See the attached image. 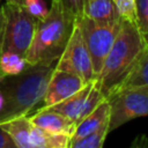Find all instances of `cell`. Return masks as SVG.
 I'll return each instance as SVG.
<instances>
[{
  "mask_svg": "<svg viewBox=\"0 0 148 148\" xmlns=\"http://www.w3.org/2000/svg\"><path fill=\"white\" fill-rule=\"evenodd\" d=\"M146 47L147 43L138 27L123 20L120 30L95 79L105 98L120 87Z\"/></svg>",
  "mask_w": 148,
  "mask_h": 148,
  "instance_id": "1",
  "label": "cell"
},
{
  "mask_svg": "<svg viewBox=\"0 0 148 148\" xmlns=\"http://www.w3.org/2000/svg\"><path fill=\"white\" fill-rule=\"evenodd\" d=\"M75 23L74 15L60 0H52L47 15L38 20L31 44L25 53L29 65L57 62L65 50Z\"/></svg>",
  "mask_w": 148,
  "mask_h": 148,
  "instance_id": "2",
  "label": "cell"
},
{
  "mask_svg": "<svg viewBox=\"0 0 148 148\" xmlns=\"http://www.w3.org/2000/svg\"><path fill=\"white\" fill-rule=\"evenodd\" d=\"M54 67L56 62L34 64L29 65L20 74L3 77L8 95V116L6 121L20 116H27L43 99Z\"/></svg>",
  "mask_w": 148,
  "mask_h": 148,
  "instance_id": "3",
  "label": "cell"
},
{
  "mask_svg": "<svg viewBox=\"0 0 148 148\" xmlns=\"http://www.w3.org/2000/svg\"><path fill=\"white\" fill-rule=\"evenodd\" d=\"M5 16L2 51H13L22 57L31 44L38 20L24 6L6 2L2 6Z\"/></svg>",
  "mask_w": 148,
  "mask_h": 148,
  "instance_id": "4",
  "label": "cell"
},
{
  "mask_svg": "<svg viewBox=\"0 0 148 148\" xmlns=\"http://www.w3.org/2000/svg\"><path fill=\"white\" fill-rule=\"evenodd\" d=\"M75 23L79 25L89 51L96 79L101 72L104 59L120 30L123 20L117 23H99L84 15L75 20Z\"/></svg>",
  "mask_w": 148,
  "mask_h": 148,
  "instance_id": "5",
  "label": "cell"
},
{
  "mask_svg": "<svg viewBox=\"0 0 148 148\" xmlns=\"http://www.w3.org/2000/svg\"><path fill=\"white\" fill-rule=\"evenodd\" d=\"M106 99L110 103L109 132L134 118L148 116V86L124 88Z\"/></svg>",
  "mask_w": 148,
  "mask_h": 148,
  "instance_id": "6",
  "label": "cell"
},
{
  "mask_svg": "<svg viewBox=\"0 0 148 148\" xmlns=\"http://www.w3.org/2000/svg\"><path fill=\"white\" fill-rule=\"evenodd\" d=\"M54 68L76 74L84 82L95 80L91 58L82 37L81 30L76 23H74L68 43L57 60Z\"/></svg>",
  "mask_w": 148,
  "mask_h": 148,
  "instance_id": "7",
  "label": "cell"
},
{
  "mask_svg": "<svg viewBox=\"0 0 148 148\" xmlns=\"http://www.w3.org/2000/svg\"><path fill=\"white\" fill-rule=\"evenodd\" d=\"M86 83L87 82H84L76 74L54 68L43 97V102L45 104L44 106H50L64 101L84 87Z\"/></svg>",
  "mask_w": 148,
  "mask_h": 148,
  "instance_id": "8",
  "label": "cell"
},
{
  "mask_svg": "<svg viewBox=\"0 0 148 148\" xmlns=\"http://www.w3.org/2000/svg\"><path fill=\"white\" fill-rule=\"evenodd\" d=\"M29 120L31 121V124L40 127L42 130L50 132V133H64V134H68L73 135L74 131H75V126L76 124L72 120H69L68 118H66L65 116L50 110L47 108H42L39 109L35 114H32L31 117H29Z\"/></svg>",
  "mask_w": 148,
  "mask_h": 148,
  "instance_id": "9",
  "label": "cell"
},
{
  "mask_svg": "<svg viewBox=\"0 0 148 148\" xmlns=\"http://www.w3.org/2000/svg\"><path fill=\"white\" fill-rule=\"evenodd\" d=\"M94 81L95 80H91V81L87 82L84 84V87H82L80 90H77L73 95L68 96L64 101H61L59 103H56L53 105H50V106H44V108L53 110V111L65 116L69 120L74 121L75 124H77V120H79L80 114L83 110L86 99H87V97L90 92V89L94 84Z\"/></svg>",
  "mask_w": 148,
  "mask_h": 148,
  "instance_id": "10",
  "label": "cell"
},
{
  "mask_svg": "<svg viewBox=\"0 0 148 148\" xmlns=\"http://www.w3.org/2000/svg\"><path fill=\"white\" fill-rule=\"evenodd\" d=\"M109 117H110V103L105 98L103 102H101L97 105V108L94 111H91L88 116H86L82 120H80L76 124L75 131L71 138V142L79 140L88 135L89 133L98 130L103 124L109 121Z\"/></svg>",
  "mask_w": 148,
  "mask_h": 148,
  "instance_id": "11",
  "label": "cell"
},
{
  "mask_svg": "<svg viewBox=\"0 0 148 148\" xmlns=\"http://www.w3.org/2000/svg\"><path fill=\"white\" fill-rule=\"evenodd\" d=\"M84 15L99 23H117L121 21L113 0H87Z\"/></svg>",
  "mask_w": 148,
  "mask_h": 148,
  "instance_id": "12",
  "label": "cell"
},
{
  "mask_svg": "<svg viewBox=\"0 0 148 148\" xmlns=\"http://www.w3.org/2000/svg\"><path fill=\"white\" fill-rule=\"evenodd\" d=\"M0 125H2V127L9 133L17 148H30L29 135L32 124L29 120V117L20 116Z\"/></svg>",
  "mask_w": 148,
  "mask_h": 148,
  "instance_id": "13",
  "label": "cell"
},
{
  "mask_svg": "<svg viewBox=\"0 0 148 148\" xmlns=\"http://www.w3.org/2000/svg\"><path fill=\"white\" fill-rule=\"evenodd\" d=\"M136 86H148V45L138 62L135 64V66L133 67V69L131 71V73L127 75V77L123 81V83L117 90Z\"/></svg>",
  "mask_w": 148,
  "mask_h": 148,
  "instance_id": "14",
  "label": "cell"
},
{
  "mask_svg": "<svg viewBox=\"0 0 148 148\" xmlns=\"http://www.w3.org/2000/svg\"><path fill=\"white\" fill-rule=\"evenodd\" d=\"M29 66L24 57L13 51H2L0 54V67L6 76L16 75Z\"/></svg>",
  "mask_w": 148,
  "mask_h": 148,
  "instance_id": "15",
  "label": "cell"
},
{
  "mask_svg": "<svg viewBox=\"0 0 148 148\" xmlns=\"http://www.w3.org/2000/svg\"><path fill=\"white\" fill-rule=\"evenodd\" d=\"M109 133V121L88 135L69 142V148H102Z\"/></svg>",
  "mask_w": 148,
  "mask_h": 148,
  "instance_id": "16",
  "label": "cell"
},
{
  "mask_svg": "<svg viewBox=\"0 0 148 148\" xmlns=\"http://www.w3.org/2000/svg\"><path fill=\"white\" fill-rule=\"evenodd\" d=\"M136 27L148 45V0H135Z\"/></svg>",
  "mask_w": 148,
  "mask_h": 148,
  "instance_id": "17",
  "label": "cell"
},
{
  "mask_svg": "<svg viewBox=\"0 0 148 148\" xmlns=\"http://www.w3.org/2000/svg\"><path fill=\"white\" fill-rule=\"evenodd\" d=\"M121 20L131 22L136 25L135 0H113Z\"/></svg>",
  "mask_w": 148,
  "mask_h": 148,
  "instance_id": "18",
  "label": "cell"
},
{
  "mask_svg": "<svg viewBox=\"0 0 148 148\" xmlns=\"http://www.w3.org/2000/svg\"><path fill=\"white\" fill-rule=\"evenodd\" d=\"M71 135L64 133H50L45 131L44 148H69Z\"/></svg>",
  "mask_w": 148,
  "mask_h": 148,
  "instance_id": "19",
  "label": "cell"
},
{
  "mask_svg": "<svg viewBox=\"0 0 148 148\" xmlns=\"http://www.w3.org/2000/svg\"><path fill=\"white\" fill-rule=\"evenodd\" d=\"M24 7L37 20L44 18L49 13V8L44 0H25Z\"/></svg>",
  "mask_w": 148,
  "mask_h": 148,
  "instance_id": "20",
  "label": "cell"
},
{
  "mask_svg": "<svg viewBox=\"0 0 148 148\" xmlns=\"http://www.w3.org/2000/svg\"><path fill=\"white\" fill-rule=\"evenodd\" d=\"M60 2L68 12L74 15L75 20L84 16L87 0H60Z\"/></svg>",
  "mask_w": 148,
  "mask_h": 148,
  "instance_id": "21",
  "label": "cell"
},
{
  "mask_svg": "<svg viewBox=\"0 0 148 148\" xmlns=\"http://www.w3.org/2000/svg\"><path fill=\"white\" fill-rule=\"evenodd\" d=\"M7 116H8V95L2 77L0 79V124L7 120Z\"/></svg>",
  "mask_w": 148,
  "mask_h": 148,
  "instance_id": "22",
  "label": "cell"
},
{
  "mask_svg": "<svg viewBox=\"0 0 148 148\" xmlns=\"http://www.w3.org/2000/svg\"><path fill=\"white\" fill-rule=\"evenodd\" d=\"M15 142L10 138L9 133L0 125V148H15Z\"/></svg>",
  "mask_w": 148,
  "mask_h": 148,
  "instance_id": "23",
  "label": "cell"
},
{
  "mask_svg": "<svg viewBox=\"0 0 148 148\" xmlns=\"http://www.w3.org/2000/svg\"><path fill=\"white\" fill-rule=\"evenodd\" d=\"M6 2H10V3H16V5H21L24 6L25 0H6Z\"/></svg>",
  "mask_w": 148,
  "mask_h": 148,
  "instance_id": "24",
  "label": "cell"
},
{
  "mask_svg": "<svg viewBox=\"0 0 148 148\" xmlns=\"http://www.w3.org/2000/svg\"><path fill=\"white\" fill-rule=\"evenodd\" d=\"M0 1H1V0H0Z\"/></svg>",
  "mask_w": 148,
  "mask_h": 148,
  "instance_id": "25",
  "label": "cell"
}]
</instances>
